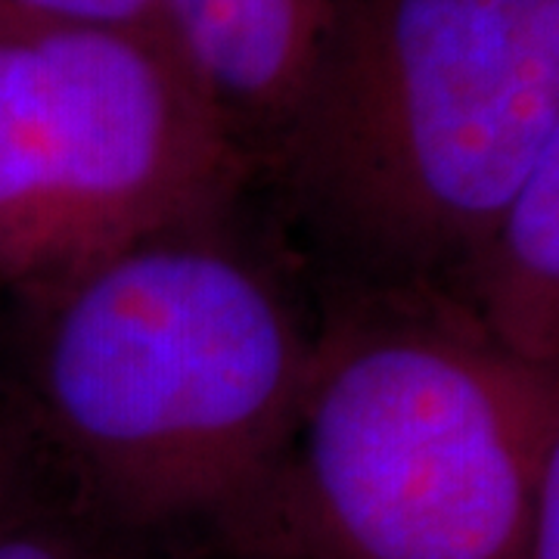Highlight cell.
<instances>
[{
    "instance_id": "9c48e42d",
    "label": "cell",
    "mask_w": 559,
    "mask_h": 559,
    "mask_svg": "<svg viewBox=\"0 0 559 559\" xmlns=\"http://www.w3.org/2000/svg\"><path fill=\"white\" fill-rule=\"evenodd\" d=\"M44 457L40 439L22 411L20 399L0 407V507L22 488Z\"/></svg>"
},
{
    "instance_id": "8992f818",
    "label": "cell",
    "mask_w": 559,
    "mask_h": 559,
    "mask_svg": "<svg viewBox=\"0 0 559 559\" xmlns=\"http://www.w3.org/2000/svg\"><path fill=\"white\" fill-rule=\"evenodd\" d=\"M451 301L510 358L559 370V140L476 249Z\"/></svg>"
},
{
    "instance_id": "277c9868",
    "label": "cell",
    "mask_w": 559,
    "mask_h": 559,
    "mask_svg": "<svg viewBox=\"0 0 559 559\" xmlns=\"http://www.w3.org/2000/svg\"><path fill=\"white\" fill-rule=\"evenodd\" d=\"M252 156L165 32L0 3V286L35 299L224 215Z\"/></svg>"
},
{
    "instance_id": "6da1fadb",
    "label": "cell",
    "mask_w": 559,
    "mask_h": 559,
    "mask_svg": "<svg viewBox=\"0 0 559 559\" xmlns=\"http://www.w3.org/2000/svg\"><path fill=\"white\" fill-rule=\"evenodd\" d=\"M171 230L22 299L20 404L66 479L124 535H227L296 417L314 333L267 267Z\"/></svg>"
},
{
    "instance_id": "ba28073f",
    "label": "cell",
    "mask_w": 559,
    "mask_h": 559,
    "mask_svg": "<svg viewBox=\"0 0 559 559\" xmlns=\"http://www.w3.org/2000/svg\"><path fill=\"white\" fill-rule=\"evenodd\" d=\"M10 10L60 22H81L100 28H162V0H0Z\"/></svg>"
},
{
    "instance_id": "7a4b0ae2",
    "label": "cell",
    "mask_w": 559,
    "mask_h": 559,
    "mask_svg": "<svg viewBox=\"0 0 559 559\" xmlns=\"http://www.w3.org/2000/svg\"><path fill=\"white\" fill-rule=\"evenodd\" d=\"M559 140V0H336L264 159L358 289L454 299Z\"/></svg>"
},
{
    "instance_id": "30bf717a",
    "label": "cell",
    "mask_w": 559,
    "mask_h": 559,
    "mask_svg": "<svg viewBox=\"0 0 559 559\" xmlns=\"http://www.w3.org/2000/svg\"><path fill=\"white\" fill-rule=\"evenodd\" d=\"M237 550H240V547H237ZM242 554H249V550H242ZM249 557H252V559H271V557H259V554H249Z\"/></svg>"
},
{
    "instance_id": "3957f363",
    "label": "cell",
    "mask_w": 559,
    "mask_h": 559,
    "mask_svg": "<svg viewBox=\"0 0 559 559\" xmlns=\"http://www.w3.org/2000/svg\"><path fill=\"white\" fill-rule=\"evenodd\" d=\"M559 370L429 293L358 289L314 330L296 417L218 540L271 559H522Z\"/></svg>"
},
{
    "instance_id": "52a82bcc",
    "label": "cell",
    "mask_w": 559,
    "mask_h": 559,
    "mask_svg": "<svg viewBox=\"0 0 559 559\" xmlns=\"http://www.w3.org/2000/svg\"><path fill=\"white\" fill-rule=\"evenodd\" d=\"M124 535L81 498L44 451L35 473L0 507V559H134Z\"/></svg>"
},
{
    "instance_id": "5b68a950",
    "label": "cell",
    "mask_w": 559,
    "mask_h": 559,
    "mask_svg": "<svg viewBox=\"0 0 559 559\" xmlns=\"http://www.w3.org/2000/svg\"><path fill=\"white\" fill-rule=\"evenodd\" d=\"M333 10L336 0H162V28L255 162L299 100Z\"/></svg>"
}]
</instances>
